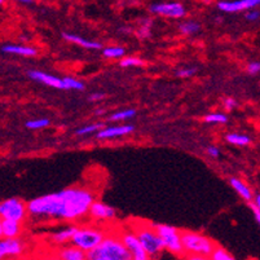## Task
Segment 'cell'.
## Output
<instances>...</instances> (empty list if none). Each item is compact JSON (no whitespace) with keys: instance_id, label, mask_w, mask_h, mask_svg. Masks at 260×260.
<instances>
[{"instance_id":"obj_1","label":"cell","mask_w":260,"mask_h":260,"mask_svg":"<svg viewBox=\"0 0 260 260\" xmlns=\"http://www.w3.org/2000/svg\"><path fill=\"white\" fill-rule=\"evenodd\" d=\"M94 197L83 188H69L57 193V215L56 219L77 220L89 214Z\"/></svg>"},{"instance_id":"obj_2","label":"cell","mask_w":260,"mask_h":260,"mask_svg":"<svg viewBox=\"0 0 260 260\" xmlns=\"http://www.w3.org/2000/svg\"><path fill=\"white\" fill-rule=\"evenodd\" d=\"M88 260H131L132 255L126 247L122 237L106 235L93 250L87 252Z\"/></svg>"},{"instance_id":"obj_3","label":"cell","mask_w":260,"mask_h":260,"mask_svg":"<svg viewBox=\"0 0 260 260\" xmlns=\"http://www.w3.org/2000/svg\"><path fill=\"white\" fill-rule=\"evenodd\" d=\"M134 232L138 235L139 240L150 257L158 256L165 250V242L153 224L140 223L138 226H135Z\"/></svg>"},{"instance_id":"obj_4","label":"cell","mask_w":260,"mask_h":260,"mask_svg":"<svg viewBox=\"0 0 260 260\" xmlns=\"http://www.w3.org/2000/svg\"><path fill=\"white\" fill-rule=\"evenodd\" d=\"M181 240L185 252L193 255H202L210 257L211 252L216 247L214 242L206 236H202L197 232H181Z\"/></svg>"},{"instance_id":"obj_5","label":"cell","mask_w":260,"mask_h":260,"mask_svg":"<svg viewBox=\"0 0 260 260\" xmlns=\"http://www.w3.org/2000/svg\"><path fill=\"white\" fill-rule=\"evenodd\" d=\"M106 233L100 228L96 226H82L78 228L75 232L74 237H73L72 243L78 246L86 252L93 250L101 241L105 238Z\"/></svg>"},{"instance_id":"obj_6","label":"cell","mask_w":260,"mask_h":260,"mask_svg":"<svg viewBox=\"0 0 260 260\" xmlns=\"http://www.w3.org/2000/svg\"><path fill=\"white\" fill-rule=\"evenodd\" d=\"M155 229L165 242V249L169 250L171 254L181 255L185 251L183 246V240H181V233L176 228L159 224V225H155Z\"/></svg>"},{"instance_id":"obj_7","label":"cell","mask_w":260,"mask_h":260,"mask_svg":"<svg viewBox=\"0 0 260 260\" xmlns=\"http://www.w3.org/2000/svg\"><path fill=\"white\" fill-rule=\"evenodd\" d=\"M29 214V209L23 201L18 198H8L0 205V215L2 219H9L18 223H22Z\"/></svg>"},{"instance_id":"obj_8","label":"cell","mask_w":260,"mask_h":260,"mask_svg":"<svg viewBox=\"0 0 260 260\" xmlns=\"http://www.w3.org/2000/svg\"><path fill=\"white\" fill-rule=\"evenodd\" d=\"M122 241L124 242L126 247L128 249V251L131 252L132 259L134 260H148L150 259V256L148 255V252L144 249L143 243L139 240L138 235L135 232H126L120 235Z\"/></svg>"},{"instance_id":"obj_9","label":"cell","mask_w":260,"mask_h":260,"mask_svg":"<svg viewBox=\"0 0 260 260\" xmlns=\"http://www.w3.org/2000/svg\"><path fill=\"white\" fill-rule=\"evenodd\" d=\"M25 251V245L17 237L4 238L0 242V257H18Z\"/></svg>"},{"instance_id":"obj_10","label":"cell","mask_w":260,"mask_h":260,"mask_svg":"<svg viewBox=\"0 0 260 260\" xmlns=\"http://www.w3.org/2000/svg\"><path fill=\"white\" fill-rule=\"evenodd\" d=\"M150 11L155 15L165 16V17L180 18L185 16V8L180 3H158L153 4Z\"/></svg>"},{"instance_id":"obj_11","label":"cell","mask_w":260,"mask_h":260,"mask_svg":"<svg viewBox=\"0 0 260 260\" xmlns=\"http://www.w3.org/2000/svg\"><path fill=\"white\" fill-rule=\"evenodd\" d=\"M257 6H260V0H233V2H219L217 3V8L226 13L252 9Z\"/></svg>"},{"instance_id":"obj_12","label":"cell","mask_w":260,"mask_h":260,"mask_svg":"<svg viewBox=\"0 0 260 260\" xmlns=\"http://www.w3.org/2000/svg\"><path fill=\"white\" fill-rule=\"evenodd\" d=\"M134 132V126L129 124H123V126H114V127H106V128L100 129L96 134L98 139L100 140H108V139H115V138H122L126 135Z\"/></svg>"},{"instance_id":"obj_13","label":"cell","mask_w":260,"mask_h":260,"mask_svg":"<svg viewBox=\"0 0 260 260\" xmlns=\"http://www.w3.org/2000/svg\"><path fill=\"white\" fill-rule=\"evenodd\" d=\"M29 77L31 78L32 80L42 82V83L47 84V86H49V87H53V88L66 89L65 83H63V79H60V78L54 77V75H49V74H47V73L38 72V70H30Z\"/></svg>"},{"instance_id":"obj_14","label":"cell","mask_w":260,"mask_h":260,"mask_svg":"<svg viewBox=\"0 0 260 260\" xmlns=\"http://www.w3.org/2000/svg\"><path fill=\"white\" fill-rule=\"evenodd\" d=\"M89 215L98 220H110V219H114L115 210L113 207L106 206L105 203L94 201L89 209Z\"/></svg>"},{"instance_id":"obj_15","label":"cell","mask_w":260,"mask_h":260,"mask_svg":"<svg viewBox=\"0 0 260 260\" xmlns=\"http://www.w3.org/2000/svg\"><path fill=\"white\" fill-rule=\"evenodd\" d=\"M21 231H22L21 223L15 220H9V219H2V223H0V236L3 238L18 237Z\"/></svg>"},{"instance_id":"obj_16","label":"cell","mask_w":260,"mask_h":260,"mask_svg":"<svg viewBox=\"0 0 260 260\" xmlns=\"http://www.w3.org/2000/svg\"><path fill=\"white\" fill-rule=\"evenodd\" d=\"M57 257L62 260H84L87 259V252L78 246L72 245L58 250Z\"/></svg>"},{"instance_id":"obj_17","label":"cell","mask_w":260,"mask_h":260,"mask_svg":"<svg viewBox=\"0 0 260 260\" xmlns=\"http://www.w3.org/2000/svg\"><path fill=\"white\" fill-rule=\"evenodd\" d=\"M2 52L3 53L20 54V56H25V57H32L37 54V49L32 48V47L16 46V44H6V46L2 47Z\"/></svg>"},{"instance_id":"obj_18","label":"cell","mask_w":260,"mask_h":260,"mask_svg":"<svg viewBox=\"0 0 260 260\" xmlns=\"http://www.w3.org/2000/svg\"><path fill=\"white\" fill-rule=\"evenodd\" d=\"M62 37L65 38L66 40H69L72 43L78 44V46L83 47V48L87 49H101V44L98 43V42H92V40H87L84 38L79 37V35H74V34H68V32H63Z\"/></svg>"},{"instance_id":"obj_19","label":"cell","mask_w":260,"mask_h":260,"mask_svg":"<svg viewBox=\"0 0 260 260\" xmlns=\"http://www.w3.org/2000/svg\"><path fill=\"white\" fill-rule=\"evenodd\" d=\"M77 229L78 228H75V226H69V228L61 229L60 232L52 235V240H53L54 243H57V245H65L66 242H69V241L73 240Z\"/></svg>"},{"instance_id":"obj_20","label":"cell","mask_w":260,"mask_h":260,"mask_svg":"<svg viewBox=\"0 0 260 260\" xmlns=\"http://www.w3.org/2000/svg\"><path fill=\"white\" fill-rule=\"evenodd\" d=\"M231 185L233 186L238 194L243 198L245 201H251L252 200V191L249 186L246 185L242 180L237 179V177H232L231 179Z\"/></svg>"},{"instance_id":"obj_21","label":"cell","mask_w":260,"mask_h":260,"mask_svg":"<svg viewBox=\"0 0 260 260\" xmlns=\"http://www.w3.org/2000/svg\"><path fill=\"white\" fill-rule=\"evenodd\" d=\"M226 141L233 145H238V146H243L247 145L250 143L249 136H246V135H240V134H229L226 135Z\"/></svg>"},{"instance_id":"obj_22","label":"cell","mask_w":260,"mask_h":260,"mask_svg":"<svg viewBox=\"0 0 260 260\" xmlns=\"http://www.w3.org/2000/svg\"><path fill=\"white\" fill-rule=\"evenodd\" d=\"M179 29H180V32L184 35H191L196 34V32L200 31V25L197 22H184L179 26Z\"/></svg>"},{"instance_id":"obj_23","label":"cell","mask_w":260,"mask_h":260,"mask_svg":"<svg viewBox=\"0 0 260 260\" xmlns=\"http://www.w3.org/2000/svg\"><path fill=\"white\" fill-rule=\"evenodd\" d=\"M106 58H120L124 56V49L122 47H108L103 51Z\"/></svg>"},{"instance_id":"obj_24","label":"cell","mask_w":260,"mask_h":260,"mask_svg":"<svg viewBox=\"0 0 260 260\" xmlns=\"http://www.w3.org/2000/svg\"><path fill=\"white\" fill-rule=\"evenodd\" d=\"M210 259L212 260H233V256L223 247H215L214 251L210 255Z\"/></svg>"},{"instance_id":"obj_25","label":"cell","mask_w":260,"mask_h":260,"mask_svg":"<svg viewBox=\"0 0 260 260\" xmlns=\"http://www.w3.org/2000/svg\"><path fill=\"white\" fill-rule=\"evenodd\" d=\"M136 115V110L135 109H127V110H122V112H117L110 117V119L115 120H127V119H131L132 117Z\"/></svg>"},{"instance_id":"obj_26","label":"cell","mask_w":260,"mask_h":260,"mask_svg":"<svg viewBox=\"0 0 260 260\" xmlns=\"http://www.w3.org/2000/svg\"><path fill=\"white\" fill-rule=\"evenodd\" d=\"M63 83H65V88L66 89H75V91H83L84 89V84L80 82V80L74 79V78L70 77H65L62 78Z\"/></svg>"},{"instance_id":"obj_27","label":"cell","mask_w":260,"mask_h":260,"mask_svg":"<svg viewBox=\"0 0 260 260\" xmlns=\"http://www.w3.org/2000/svg\"><path fill=\"white\" fill-rule=\"evenodd\" d=\"M100 129H103V123H93V124H89V126L82 127L77 131V135L79 136H84V135H91L93 132H99Z\"/></svg>"},{"instance_id":"obj_28","label":"cell","mask_w":260,"mask_h":260,"mask_svg":"<svg viewBox=\"0 0 260 260\" xmlns=\"http://www.w3.org/2000/svg\"><path fill=\"white\" fill-rule=\"evenodd\" d=\"M47 126H49V119H47V118L32 119L26 123V127L30 129H40V128H44V127Z\"/></svg>"},{"instance_id":"obj_29","label":"cell","mask_w":260,"mask_h":260,"mask_svg":"<svg viewBox=\"0 0 260 260\" xmlns=\"http://www.w3.org/2000/svg\"><path fill=\"white\" fill-rule=\"evenodd\" d=\"M226 120H228V117L221 113H212L205 117V122L207 123H226Z\"/></svg>"},{"instance_id":"obj_30","label":"cell","mask_w":260,"mask_h":260,"mask_svg":"<svg viewBox=\"0 0 260 260\" xmlns=\"http://www.w3.org/2000/svg\"><path fill=\"white\" fill-rule=\"evenodd\" d=\"M143 63L144 61L138 57H126V58H122L119 65L122 66V68H134V66H141Z\"/></svg>"},{"instance_id":"obj_31","label":"cell","mask_w":260,"mask_h":260,"mask_svg":"<svg viewBox=\"0 0 260 260\" xmlns=\"http://www.w3.org/2000/svg\"><path fill=\"white\" fill-rule=\"evenodd\" d=\"M196 74V69H181L176 73L177 77L180 78H190L191 75Z\"/></svg>"},{"instance_id":"obj_32","label":"cell","mask_w":260,"mask_h":260,"mask_svg":"<svg viewBox=\"0 0 260 260\" xmlns=\"http://www.w3.org/2000/svg\"><path fill=\"white\" fill-rule=\"evenodd\" d=\"M247 72L250 74H256V73H260V62H251L249 66H247Z\"/></svg>"},{"instance_id":"obj_33","label":"cell","mask_w":260,"mask_h":260,"mask_svg":"<svg viewBox=\"0 0 260 260\" xmlns=\"http://www.w3.org/2000/svg\"><path fill=\"white\" fill-rule=\"evenodd\" d=\"M260 17L259 11H250L247 15H246V20L247 21H256Z\"/></svg>"},{"instance_id":"obj_34","label":"cell","mask_w":260,"mask_h":260,"mask_svg":"<svg viewBox=\"0 0 260 260\" xmlns=\"http://www.w3.org/2000/svg\"><path fill=\"white\" fill-rule=\"evenodd\" d=\"M236 105H237V103H236L235 99L228 98L225 99V101H224V106H225L226 110H232L233 108H236Z\"/></svg>"},{"instance_id":"obj_35","label":"cell","mask_w":260,"mask_h":260,"mask_svg":"<svg viewBox=\"0 0 260 260\" xmlns=\"http://www.w3.org/2000/svg\"><path fill=\"white\" fill-rule=\"evenodd\" d=\"M207 153H209V154L214 158L220 157V150H219L216 146H209V148H207Z\"/></svg>"},{"instance_id":"obj_36","label":"cell","mask_w":260,"mask_h":260,"mask_svg":"<svg viewBox=\"0 0 260 260\" xmlns=\"http://www.w3.org/2000/svg\"><path fill=\"white\" fill-rule=\"evenodd\" d=\"M105 98V94L100 93V92H96V93H92L89 96V101H99V100H103Z\"/></svg>"},{"instance_id":"obj_37","label":"cell","mask_w":260,"mask_h":260,"mask_svg":"<svg viewBox=\"0 0 260 260\" xmlns=\"http://www.w3.org/2000/svg\"><path fill=\"white\" fill-rule=\"evenodd\" d=\"M251 209H252V211H254L255 219H256V220H257V223L260 224V211H259V210L256 209V206H255V205H252V206H251Z\"/></svg>"},{"instance_id":"obj_38","label":"cell","mask_w":260,"mask_h":260,"mask_svg":"<svg viewBox=\"0 0 260 260\" xmlns=\"http://www.w3.org/2000/svg\"><path fill=\"white\" fill-rule=\"evenodd\" d=\"M254 205H255V206H256V209L260 211V194H257L256 197H255Z\"/></svg>"},{"instance_id":"obj_39","label":"cell","mask_w":260,"mask_h":260,"mask_svg":"<svg viewBox=\"0 0 260 260\" xmlns=\"http://www.w3.org/2000/svg\"><path fill=\"white\" fill-rule=\"evenodd\" d=\"M17 2H20V3H25V4L32 3V0H17Z\"/></svg>"},{"instance_id":"obj_40","label":"cell","mask_w":260,"mask_h":260,"mask_svg":"<svg viewBox=\"0 0 260 260\" xmlns=\"http://www.w3.org/2000/svg\"><path fill=\"white\" fill-rule=\"evenodd\" d=\"M96 114H98V115H101V114H104V110H103V109H99L98 112H96Z\"/></svg>"},{"instance_id":"obj_41","label":"cell","mask_w":260,"mask_h":260,"mask_svg":"<svg viewBox=\"0 0 260 260\" xmlns=\"http://www.w3.org/2000/svg\"><path fill=\"white\" fill-rule=\"evenodd\" d=\"M0 3H2V4H3V3H4V0H0Z\"/></svg>"}]
</instances>
